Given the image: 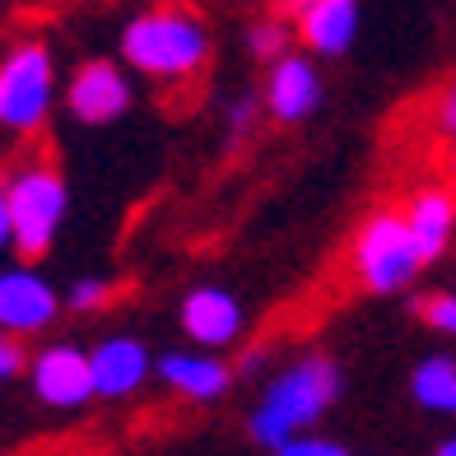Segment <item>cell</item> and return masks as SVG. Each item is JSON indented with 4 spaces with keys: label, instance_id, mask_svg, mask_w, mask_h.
I'll return each instance as SVG.
<instances>
[{
    "label": "cell",
    "instance_id": "6da1fadb",
    "mask_svg": "<svg viewBox=\"0 0 456 456\" xmlns=\"http://www.w3.org/2000/svg\"><path fill=\"white\" fill-rule=\"evenodd\" d=\"M340 396V368L326 354H307L294 368H284L280 378L265 387V401L252 414V438L261 447L280 452L284 443H294V433L303 424H317L322 414L336 405Z\"/></svg>",
    "mask_w": 456,
    "mask_h": 456
},
{
    "label": "cell",
    "instance_id": "7a4b0ae2",
    "mask_svg": "<svg viewBox=\"0 0 456 456\" xmlns=\"http://www.w3.org/2000/svg\"><path fill=\"white\" fill-rule=\"evenodd\" d=\"M66 219V182L47 159L10 173L5 196H0V238L14 242L24 261H37L52 252V238Z\"/></svg>",
    "mask_w": 456,
    "mask_h": 456
},
{
    "label": "cell",
    "instance_id": "3957f363",
    "mask_svg": "<svg viewBox=\"0 0 456 456\" xmlns=\"http://www.w3.org/2000/svg\"><path fill=\"white\" fill-rule=\"evenodd\" d=\"M121 52L135 70L154 75V79H182L205 66L210 56V33L191 10H177V5H163L150 10L126 24L121 33Z\"/></svg>",
    "mask_w": 456,
    "mask_h": 456
},
{
    "label": "cell",
    "instance_id": "277c9868",
    "mask_svg": "<svg viewBox=\"0 0 456 456\" xmlns=\"http://www.w3.org/2000/svg\"><path fill=\"white\" fill-rule=\"evenodd\" d=\"M419 265H424V256H419V242H414L405 215H372L359 228L354 271L372 294H391V289L410 284Z\"/></svg>",
    "mask_w": 456,
    "mask_h": 456
},
{
    "label": "cell",
    "instance_id": "5b68a950",
    "mask_svg": "<svg viewBox=\"0 0 456 456\" xmlns=\"http://www.w3.org/2000/svg\"><path fill=\"white\" fill-rule=\"evenodd\" d=\"M52 108V56L43 43H24L0 66V121L28 135L47 121Z\"/></svg>",
    "mask_w": 456,
    "mask_h": 456
},
{
    "label": "cell",
    "instance_id": "8992f818",
    "mask_svg": "<svg viewBox=\"0 0 456 456\" xmlns=\"http://www.w3.org/2000/svg\"><path fill=\"white\" fill-rule=\"evenodd\" d=\"M66 102H70L75 121H85V126H108V121H117L131 108V85L112 61H89V66L75 70Z\"/></svg>",
    "mask_w": 456,
    "mask_h": 456
},
{
    "label": "cell",
    "instance_id": "52a82bcc",
    "mask_svg": "<svg viewBox=\"0 0 456 456\" xmlns=\"http://www.w3.org/2000/svg\"><path fill=\"white\" fill-rule=\"evenodd\" d=\"M33 387H37V396L56 410H75L89 396H98L94 391V363L79 354L75 345L43 349V354L33 359Z\"/></svg>",
    "mask_w": 456,
    "mask_h": 456
},
{
    "label": "cell",
    "instance_id": "ba28073f",
    "mask_svg": "<svg viewBox=\"0 0 456 456\" xmlns=\"http://www.w3.org/2000/svg\"><path fill=\"white\" fill-rule=\"evenodd\" d=\"M56 317V289L33 275V271H5L0 275V326L10 336H28V330H43Z\"/></svg>",
    "mask_w": 456,
    "mask_h": 456
},
{
    "label": "cell",
    "instance_id": "9c48e42d",
    "mask_svg": "<svg viewBox=\"0 0 456 456\" xmlns=\"http://www.w3.org/2000/svg\"><path fill=\"white\" fill-rule=\"evenodd\" d=\"M322 102V79L303 56H284L271 66L265 79V108L275 112V121H303Z\"/></svg>",
    "mask_w": 456,
    "mask_h": 456
},
{
    "label": "cell",
    "instance_id": "30bf717a",
    "mask_svg": "<svg viewBox=\"0 0 456 456\" xmlns=\"http://www.w3.org/2000/svg\"><path fill=\"white\" fill-rule=\"evenodd\" d=\"M182 326H186V336H191L196 345H228V340H238V330H242V313H238V303L224 294V289H196L191 298L182 303Z\"/></svg>",
    "mask_w": 456,
    "mask_h": 456
},
{
    "label": "cell",
    "instance_id": "8fae6325",
    "mask_svg": "<svg viewBox=\"0 0 456 456\" xmlns=\"http://www.w3.org/2000/svg\"><path fill=\"white\" fill-rule=\"evenodd\" d=\"M94 391L98 396H131L150 372V354L140 340H102L94 354Z\"/></svg>",
    "mask_w": 456,
    "mask_h": 456
},
{
    "label": "cell",
    "instance_id": "7c38bea8",
    "mask_svg": "<svg viewBox=\"0 0 456 456\" xmlns=\"http://www.w3.org/2000/svg\"><path fill=\"white\" fill-rule=\"evenodd\" d=\"M298 33H303V43L322 56L349 52V43H354V33H359V0H322V5H313L298 19Z\"/></svg>",
    "mask_w": 456,
    "mask_h": 456
},
{
    "label": "cell",
    "instance_id": "4fadbf2b",
    "mask_svg": "<svg viewBox=\"0 0 456 456\" xmlns=\"http://www.w3.org/2000/svg\"><path fill=\"white\" fill-rule=\"evenodd\" d=\"M410 233L414 242H419V256L424 261H438L443 256V247L452 238V224H456V205L447 191H419L410 200Z\"/></svg>",
    "mask_w": 456,
    "mask_h": 456
},
{
    "label": "cell",
    "instance_id": "5bb4252c",
    "mask_svg": "<svg viewBox=\"0 0 456 456\" xmlns=\"http://www.w3.org/2000/svg\"><path fill=\"white\" fill-rule=\"evenodd\" d=\"M159 378L177 387L182 396H196V401H215L228 391V368L219 359H205V354H168L159 363Z\"/></svg>",
    "mask_w": 456,
    "mask_h": 456
},
{
    "label": "cell",
    "instance_id": "9a60e30c",
    "mask_svg": "<svg viewBox=\"0 0 456 456\" xmlns=\"http://www.w3.org/2000/svg\"><path fill=\"white\" fill-rule=\"evenodd\" d=\"M414 401L424 410L456 414V363L447 354H433L414 368Z\"/></svg>",
    "mask_w": 456,
    "mask_h": 456
},
{
    "label": "cell",
    "instance_id": "2e32d148",
    "mask_svg": "<svg viewBox=\"0 0 456 456\" xmlns=\"http://www.w3.org/2000/svg\"><path fill=\"white\" fill-rule=\"evenodd\" d=\"M284 43H289L284 24H256L252 33H247V47H252V56H261V61H284Z\"/></svg>",
    "mask_w": 456,
    "mask_h": 456
},
{
    "label": "cell",
    "instance_id": "e0dca14e",
    "mask_svg": "<svg viewBox=\"0 0 456 456\" xmlns=\"http://www.w3.org/2000/svg\"><path fill=\"white\" fill-rule=\"evenodd\" d=\"M108 298H112V284H102V280H79L66 294V303L75 307V313H94V307H102Z\"/></svg>",
    "mask_w": 456,
    "mask_h": 456
},
{
    "label": "cell",
    "instance_id": "ac0fdd59",
    "mask_svg": "<svg viewBox=\"0 0 456 456\" xmlns=\"http://www.w3.org/2000/svg\"><path fill=\"white\" fill-rule=\"evenodd\" d=\"M419 313L438 326V330H447V336H456V298L452 294H438V298H428V303H419Z\"/></svg>",
    "mask_w": 456,
    "mask_h": 456
},
{
    "label": "cell",
    "instance_id": "d6986e66",
    "mask_svg": "<svg viewBox=\"0 0 456 456\" xmlns=\"http://www.w3.org/2000/svg\"><path fill=\"white\" fill-rule=\"evenodd\" d=\"M275 456H349L340 443H330V438H294V443H284Z\"/></svg>",
    "mask_w": 456,
    "mask_h": 456
},
{
    "label": "cell",
    "instance_id": "ffe728a7",
    "mask_svg": "<svg viewBox=\"0 0 456 456\" xmlns=\"http://www.w3.org/2000/svg\"><path fill=\"white\" fill-rule=\"evenodd\" d=\"M252 117H256V102H252V98H238L233 112H228V135L242 140L247 131H252Z\"/></svg>",
    "mask_w": 456,
    "mask_h": 456
},
{
    "label": "cell",
    "instance_id": "44dd1931",
    "mask_svg": "<svg viewBox=\"0 0 456 456\" xmlns=\"http://www.w3.org/2000/svg\"><path fill=\"white\" fill-rule=\"evenodd\" d=\"M24 368V349H19L14 340L0 345V378H14V372Z\"/></svg>",
    "mask_w": 456,
    "mask_h": 456
},
{
    "label": "cell",
    "instance_id": "7402d4cb",
    "mask_svg": "<svg viewBox=\"0 0 456 456\" xmlns=\"http://www.w3.org/2000/svg\"><path fill=\"white\" fill-rule=\"evenodd\" d=\"M438 126H443L447 135H456V89H447V98H443V108H438Z\"/></svg>",
    "mask_w": 456,
    "mask_h": 456
},
{
    "label": "cell",
    "instance_id": "603a6c76",
    "mask_svg": "<svg viewBox=\"0 0 456 456\" xmlns=\"http://www.w3.org/2000/svg\"><path fill=\"white\" fill-rule=\"evenodd\" d=\"M280 5H284L289 14H298V19H303L307 10H313V5H322V0H280Z\"/></svg>",
    "mask_w": 456,
    "mask_h": 456
},
{
    "label": "cell",
    "instance_id": "cb8c5ba5",
    "mask_svg": "<svg viewBox=\"0 0 456 456\" xmlns=\"http://www.w3.org/2000/svg\"><path fill=\"white\" fill-rule=\"evenodd\" d=\"M438 456H456V438H447V443L438 447Z\"/></svg>",
    "mask_w": 456,
    "mask_h": 456
}]
</instances>
